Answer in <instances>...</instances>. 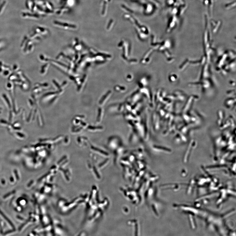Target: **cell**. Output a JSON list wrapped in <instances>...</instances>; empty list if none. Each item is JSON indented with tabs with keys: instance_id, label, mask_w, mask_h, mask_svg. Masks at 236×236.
I'll return each instance as SVG.
<instances>
[{
	"instance_id": "6da1fadb",
	"label": "cell",
	"mask_w": 236,
	"mask_h": 236,
	"mask_svg": "<svg viewBox=\"0 0 236 236\" xmlns=\"http://www.w3.org/2000/svg\"><path fill=\"white\" fill-rule=\"evenodd\" d=\"M176 208L181 210L183 212L189 215L191 217H196L202 220L207 228L220 235L230 234L232 231L228 227L226 220L233 212L232 213L231 211L229 212L221 214L202 208L186 205V204H177Z\"/></svg>"
}]
</instances>
